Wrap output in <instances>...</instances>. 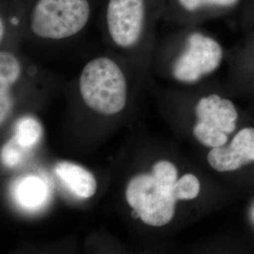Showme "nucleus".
I'll list each match as a JSON object with an SVG mask.
<instances>
[{"instance_id":"obj_10","label":"nucleus","mask_w":254,"mask_h":254,"mask_svg":"<svg viewBox=\"0 0 254 254\" xmlns=\"http://www.w3.org/2000/svg\"><path fill=\"white\" fill-rule=\"evenodd\" d=\"M55 173L64 185L81 199H88L96 192L97 183L94 176L85 168L71 162H60Z\"/></svg>"},{"instance_id":"obj_1","label":"nucleus","mask_w":254,"mask_h":254,"mask_svg":"<svg viewBox=\"0 0 254 254\" xmlns=\"http://www.w3.org/2000/svg\"><path fill=\"white\" fill-rule=\"evenodd\" d=\"M166 0H104L100 25L109 44L125 52L148 46Z\"/></svg>"},{"instance_id":"obj_3","label":"nucleus","mask_w":254,"mask_h":254,"mask_svg":"<svg viewBox=\"0 0 254 254\" xmlns=\"http://www.w3.org/2000/svg\"><path fill=\"white\" fill-rule=\"evenodd\" d=\"M78 88L85 104L104 115H113L127 105L128 81L118 62L110 57H97L82 70Z\"/></svg>"},{"instance_id":"obj_7","label":"nucleus","mask_w":254,"mask_h":254,"mask_svg":"<svg viewBox=\"0 0 254 254\" xmlns=\"http://www.w3.org/2000/svg\"><path fill=\"white\" fill-rule=\"evenodd\" d=\"M210 166L220 173L233 172L254 162V128L240 130L228 147L213 148L207 155Z\"/></svg>"},{"instance_id":"obj_11","label":"nucleus","mask_w":254,"mask_h":254,"mask_svg":"<svg viewBox=\"0 0 254 254\" xmlns=\"http://www.w3.org/2000/svg\"><path fill=\"white\" fill-rule=\"evenodd\" d=\"M49 195L48 186L42 178L28 175L19 179L13 188L16 202L27 210H36L45 204Z\"/></svg>"},{"instance_id":"obj_4","label":"nucleus","mask_w":254,"mask_h":254,"mask_svg":"<svg viewBox=\"0 0 254 254\" xmlns=\"http://www.w3.org/2000/svg\"><path fill=\"white\" fill-rule=\"evenodd\" d=\"M127 200L145 224L160 227L168 224L175 213L173 189L157 181L153 174H139L129 182Z\"/></svg>"},{"instance_id":"obj_6","label":"nucleus","mask_w":254,"mask_h":254,"mask_svg":"<svg viewBox=\"0 0 254 254\" xmlns=\"http://www.w3.org/2000/svg\"><path fill=\"white\" fill-rule=\"evenodd\" d=\"M197 125L193 134L201 144L207 147L224 146L228 135L236 130L238 114L234 104L218 94L200 98L196 105Z\"/></svg>"},{"instance_id":"obj_9","label":"nucleus","mask_w":254,"mask_h":254,"mask_svg":"<svg viewBox=\"0 0 254 254\" xmlns=\"http://www.w3.org/2000/svg\"><path fill=\"white\" fill-rule=\"evenodd\" d=\"M240 0H166L164 15L186 21L199 18L215 9L230 8Z\"/></svg>"},{"instance_id":"obj_14","label":"nucleus","mask_w":254,"mask_h":254,"mask_svg":"<svg viewBox=\"0 0 254 254\" xmlns=\"http://www.w3.org/2000/svg\"><path fill=\"white\" fill-rule=\"evenodd\" d=\"M152 174L157 181L170 189H173L178 177L176 167L169 161H159L154 164Z\"/></svg>"},{"instance_id":"obj_15","label":"nucleus","mask_w":254,"mask_h":254,"mask_svg":"<svg viewBox=\"0 0 254 254\" xmlns=\"http://www.w3.org/2000/svg\"><path fill=\"white\" fill-rule=\"evenodd\" d=\"M22 149L23 147L19 145L15 138L9 140V142L2 148L1 151V160L6 167L12 168L18 165L22 161Z\"/></svg>"},{"instance_id":"obj_2","label":"nucleus","mask_w":254,"mask_h":254,"mask_svg":"<svg viewBox=\"0 0 254 254\" xmlns=\"http://www.w3.org/2000/svg\"><path fill=\"white\" fill-rule=\"evenodd\" d=\"M26 36L58 42L77 36L91 22L92 0H20Z\"/></svg>"},{"instance_id":"obj_13","label":"nucleus","mask_w":254,"mask_h":254,"mask_svg":"<svg viewBox=\"0 0 254 254\" xmlns=\"http://www.w3.org/2000/svg\"><path fill=\"white\" fill-rule=\"evenodd\" d=\"M199 179L193 174H186L175 183L173 189V197L177 200H193L200 193Z\"/></svg>"},{"instance_id":"obj_16","label":"nucleus","mask_w":254,"mask_h":254,"mask_svg":"<svg viewBox=\"0 0 254 254\" xmlns=\"http://www.w3.org/2000/svg\"><path fill=\"white\" fill-rule=\"evenodd\" d=\"M253 217H254V213H253Z\"/></svg>"},{"instance_id":"obj_12","label":"nucleus","mask_w":254,"mask_h":254,"mask_svg":"<svg viewBox=\"0 0 254 254\" xmlns=\"http://www.w3.org/2000/svg\"><path fill=\"white\" fill-rule=\"evenodd\" d=\"M43 134V128L36 119L24 117L19 120L14 138L24 149L35 145Z\"/></svg>"},{"instance_id":"obj_8","label":"nucleus","mask_w":254,"mask_h":254,"mask_svg":"<svg viewBox=\"0 0 254 254\" xmlns=\"http://www.w3.org/2000/svg\"><path fill=\"white\" fill-rule=\"evenodd\" d=\"M26 36V17L20 0H0V44L4 48Z\"/></svg>"},{"instance_id":"obj_5","label":"nucleus","mask_w":254,"mask_h":254,"mask_svg":"<svg viewBox=\"0 0 254 254\" xmlns=\"http://www.w3.org/2000/svg\"><path fill=\"white\" fill-rule=\"evenodd\" d=\"M222 57V48L215 39L200 31H190L185 37L183 49L173 62V77L185 83L197 82L216 71Z\"/></svg>"}]
</instances>
